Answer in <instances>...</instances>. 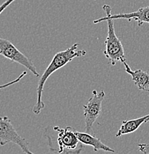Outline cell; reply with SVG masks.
<instances>
[{
  "mask_svg": "<svg viewBox=\"0 0 149 154\" xmlns=\"http://www.w3.org/2000/svg\"><path fill=\"white\" fill-rule=\"evenodd\" d=\"M75 131L70 126L62 128L49 125L45 128L42 136L53 153H80L84 148V144L79 142Z\"/></svg>",
  "mask_w": 149,
  "mask_h": 154,
  "instance_id": "6da1fadb",
  "label": "cell"
},
{
  "mask_svg": "<svg viewBox=\"0 0 149 154\" xmlns=\"http://www.w3.org/2000/svg\"><path fill=\"white\" fill-rule=\"evenodd\" d=\"M79 45V43H75L68 49L57 53L53 57L51 63L49 64V65L45 69L44 73L42 74V76L39 77L37 88H36V94H37L36 102L33 107V113H35L36 115H39L42 110L45 107V104L42 101L43 90H44V86L45 85L46 81L48 79L51 75L59 69L65 66L67 64L71 62L74 58L84 57L87 54L86 51L77 50Z\"/></svg>",
  "mask_w": 149,
  "mask_h": 154,
  "instance_id": "7a4b0ae2",
  "label": "cell"
},
{
  "mask_svg": "<svg viewBox=\"0 0 149 154\" xmlns=\"http://www.w3.org/2000/svg\"><path fill=\"white\" fill-rule=\"evenodd\" d=\"M102 9L105 12L106 17L99 18L94 20V24H99L100 22L107 21L108 23V36L105 39V49L104 55L108 59L111 65H115L118 62H123L126 61L124 48L119 38L115 33L114 19L111 17L112 8L108 5H104Z\"/></svg>",
  "mask_w": 149,
  "mask_h": 154,
  "instance_id": "3957f363",
  "label": "cell"
},
{
  "mask_svg": "<svg viewBox=\"0 0 149 154\" xmlns=\"http://www.w3.org/2000/svg\"><path fill=\"white\" fill-rule=\"evenodd\" d=\"M0 54L6 59L26 67L36 77L41 76L31 59L22 54L10 40L0 38Z\"/></svg>",
  "mask_w": 149,
  "mask_h": 154,
  "instance_id": "277c9868",
  "label": "cell"
},
{
  "mask_svg": "<svg viewBox=\"0 0 149 154\" xmlns=\"http://www.w3.org/2000/svg\"><path fill=\"white\" fill-rule=\"evenodd\" d=\"M10 142L17 144L23 153L33 154V152L30 150L28 142L17 133L10 119L8 116H2L0 119V144L4 146Z\"/></svg>",
  "mask_w": 149,
  "mask_h": 154,
  "instance_id": "5b68a950",
  "label": "cell"
},
{
  "mask_svg": "<svg viewBox=\"0 0 149 154\" xmlns=\"http://www.w3.org/2000/svg\"><path fill=\"white\" fill-rule=\"evenodd\" d=\"M105 93L103 91L97 92L94 90L92 96L88 99L87 105H83V116L85 122V131L91 133L93 126L102 112V105L105 99Z\"/></svg>",
  "mask_w": 149,
  "mask_h": 154,
  "instance_id": "8992f818",
  "label": "cell"
},
{
  "mask_svg": "<svg viewBox=\"0 0 149 154\" xmlns=\"http://www.w3.org/2000/svg\"><path fill=\"white\" fill-rule=\"evenodd\" d=\"M123 64L124 65L125 71L131 75V79L137 88L141 91L149 92V71H144L140 69L132 70L126 61Z\"/></svg>",
  "mask_w": 149,
  "mask_h": 154,
  "instance_id": "52a82bcc",
  "label": "cell"
},
{
  "mask_svg": "<svg viewBox=\"0 0 149 154\" xmlns=\"http://www.w3.org/2000/svg\"><path fill=\"white\" fill-rule=\"evenodd\" d=\"M75 134H76L80 142L85 144V145L92 146L95 152L99 151L100 150L110 152V153H114L115 152L113 149H112L111 147H108L106 144H104L103 142H102V141L99 138L96 137L95 136H93V135H91L89 133H82L77 131H75Z\"/></svg>",
  "mask_w": 149,
  "mask_h": 154,
  "instance_id": "ba28073f",
  "label": "cell"
},
{
  "mask_svg": "<svg viewBox=\"0 0 149 154\" xmlns=\"http://www.w3.org/2000/svg\"><path fill=\"white\" fill-rule=\"evenodd\" d=\"M113 19H123L127 20H134L137 22L138 25L141 27L142 24L149 23V6L143 7L139 8L138 11L126 14H116L111 15Z\"/></svg>",
  "mask_w": 149,
  "mask_h": 154,
  "instance_id": "9c48e42d",
  "label": "cell"
},
{
  "mask_svg": "<svg viewBox=\"0 0 149 154\" xmlns=\"http://www.w3.org/2000/svg\"><path fill=\"white\" fill-rule=\"evenodd\" d=\"M147 118H148V115L140 117V118L123 121L117 134H116V137L120 138L123 135L129 134H131V133L135 132L137 130H138V128L142 123L145 122V120H146Z\"/></svg>",
  "mask_w": 149,
  "mask_h": 154,
  "instance_id": "30bf717a",
  "label": "cell"
},
{
  "mask_svg": "<svg viewBox=\"0 0 149 154\" xmlns=\"http://www.w3.org/2000/svg\"><path fill=\"white\" fill-rule=\"evenodd\" d=\"M138 147H139V151L142 152V153L145 154L149 153V144L140 143V144H138Z\"/></svg>",
  "mask_w": 149,
  "mask_h": 154,
  "instance_id": "8fae6325",
  "label": "cell"
},
{
  "mask_svg": "<svg viewBox=\"0 0 149 154\" xmlns=\"http://www.w3.org/2000/svg\"><path fill=\"white\" fill-rule=\"evenodd\" d=\"M26 74H27V71H25V72H24V73H22V74H21L20 76H19V78H17L16 80H14V81H13V82H11L8 83V84L4 85H2V86H1V89H3V88H6V87L10 86V85H11L15 84L16 82H20V80L22 79V78H23V76H25V75H26Z\"/></svg>",
  "mask_w": 149,
  "mask_h": 154,
  "instance_id": "7c38bea8",
  "label": "cell"
},
{
  "mask_svg": "<svg viewBox=\"0 0 149 154\" xmlns=\"http://www.w3.org/2000/svg\"><path fill=\"white\" fill-rule=\"evenodd\" d=\"M14 1H15V0H6V2H5L2 5L1 10H0V14H1L3 11H4L5 9L7 8L11 4V3L14 2Z\"/></svg>",
  "mask_w": 149,
  "mask_h": 154,
  "instance_id": "4fadbf2b",
  "label": "cell"
},
{
  "mask_svg": "<svg viewBox=\"0 0 149 154\" xmlns=\"http://www.w3.org/2000/svg\"><path fill=\"white\" fill-rule=\"evenodd\" d=\"M148 122H149V114H148V118H147L146 120H145V123Z\"/></svg>",
  "mask_w": 149,
  "mask_h": 154,
  "instance_id": "5bb4252c",
  "label": "cell"
}]
</instances>
